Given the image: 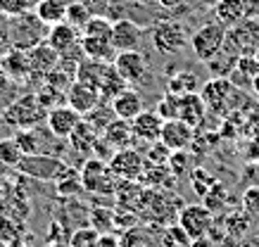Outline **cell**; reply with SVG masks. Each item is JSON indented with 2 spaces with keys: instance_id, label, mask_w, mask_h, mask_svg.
Listing matches in <instances>:
<instances>
[{
  "instance_id": "26",
  "label": "cell",
  "mask_w": 259,
  "mask_h": 247,
  "mask_svg": "<svg viewBox=\"0 0 259 247\" xmlns=\"http://www.w3.org/2000/svg\"><path fill=\"white\" fill-rule=\"evenodd\" d=\"M107 67H110L107 62L83 57L79 62V67H76V81L95 88V90H100V83H102V79H105V74H107Z\"/></svg>"
},
{
  "instance_id": "28",
  "label": "cell",
  "mask_w": 259,
  "mask_h": 247,
  "mask_svg": "<svg viewBox=\"0 0 259 247\" xmlns=\"http://www.w3.org/2000/svg\"><path fill=\"white\" fill-rule=\"evenodd\" d=\"M257 74H259V67H257V62H254V57L252 55H240L238 57V62H236V67H233V72L228 74L226 79L231 81L236 88L245 90V88H252V81H254Z\"/></svg>"
},
{
  "instance_id": "23",
  "label": "cell",
  "mask_w": 259,
  "mask_h": 247,
  "mask_svg": "<svg viewBox=\"0 0 259 247\" xmlns=\"http://www.w3.org/2000/svg\"><path fill=\"white\" fill-rule=\"evenodd\" d=\"M204 105L202 95L200 93H186V95H179V112H176V119L186 121L190 126H197L204 117Z\"/></svg>"
},
{
  "instance_id": "19",
  "label": "cell",
  "mask_w": 259,
  "mask_h": 247,
  "mask_svg": "<svg viewBox=\"0 0 259 247\" xmlns=\"http://www.w3.org/2000/svg\"><path fill=\"white\" fill-rule=\"evenodd\" d=\"M102 103V95L100 90H95V88L86 86V83H81V81H74L67 90V105H69L71 110H76L81 117H86L91 110H95L98 105Z\"/></svg>"
},
{
  "instance_id": "12",
  "label": "cell",
  "mask_w": 259,
  "mask_h": 247,
  "mask_svg": "<svg viewBox=\"0 0 259 247\" xmlns=\"http://www.w3.org/2000/svg\"><path fill=\"white\" fill-rule=\"evenodd\" d=\"M112 64L124 76L128 86H136V83H141L148 76V62H145V55L141 50H121V53H117Z\"/></svg>"
},
{
  "instance_id": "3",
  "label": "cell",
  "mask_w": 259,
  "mask_h": 247,
  "mask_svg": "<svg viewBox=\"0 0 259 247\" xmlns=\"http://www.w3.org/2000/svg\"><path fill=\"white\" fill-rule=\"evenodd\" d=\"M79 174L83 188L95 195H117V188L121 183L119 176L110 169V162L100 160V157H88Z\"/></svg>"
},
{
  "instance_id": "20",
  "label": "cell",
  "mask_w": 259,
  "mask_h": 247,
  "mask_svg": "<svg viewBox=\"0 0 259 247\" xmlns=\"http://www.w3.org/2000/svg\"><path fill=\"white\" fill-rule=\"evenodd\" d=\"M214 17H217L219 24L231 29L233 24L243 22L245 17H252L250 15V3H247V0H217V5H214Z\"/></svg>"
},
{
  "instance_id": "32",
  "label": "cell",
  "mask_w": 259,
  "mask_h": 247,
  "mask_svg": "<svg viewBox=\"0 0 259 247\" xmlns=\"http://www.w3.org/2000/svg\"><path fill=\"white\" fill-rule=\"evenodd\" d=\"M188 181H190V185H193V190H195L200 197H204L214 185L219 183V181H217V176H214L209 169H204V167L193 169V171L188 174Z\"/></svg>"
},
{
  "instance_id": "52",
  "label": "cell",
  "mask_w": 259,
  "mask_h": 247,
  "mask_svg": "<svg viewBox=\"0 0 259 247\" xmlns=\"http://www.w3.org/2000/svg\"><path fill=\"white\" fill-rule=\"evenodd\" d=\"M0 119H3V114H0Z\"/></svg>"
},
{
  "instance_id": "16",
  "label": "cell",
  "mask_w": 259,
  "mask_h": 247,
  "mask_svg": "<svg viewBox=\"0 0 259 247\" xmlns=\"http://www.w3.org/2000/svg\"><path fill=\"white\" fill-rule=\"evenodd\" d=\"M162 143L169 147V150H188L193 140H195V126H190L181 119H169L164 121V128H162Z\"/></svg>"
},
{
  "instance_id": "11",
  "label": "cell",
  "mask_w": 259,
  "mask_h": 247,
  "mask_svg": "<svg viewBox=\"0 0 259 247\" xmlns=\"http://www.w3.org/2000/svg\"><path fill=\"white\" fill-rule=\"evenodd\" d=\"M186 29L179 22H162L152 29V45L162 55H176L186 48Z\"/></svg>"
},
{
  "instance_id": "6",
  "label": "cell",
  "mask_w": 259,
  "mask_h": 247,
  "mask_svg": "<svg viewBox=\"0 0 259 247\" xmlns=\"http://www.w3.org/2000/svg\"><path fill=\"white\" fill-rule=\"evenodd\" d=\"M200 95L212 112H228L231 107L238 105V97L243 95V90L233 86L226 76H217V79H209L204 83Z\"/></svg>"
},
{
  "instance_id": "21",
  "label": "cell",
  "mask_w": 259,
  "mask_h": 247,
  "mask_svg": "<svg viewBox=\"0 0 259 247\" xmlns=\"http://www.w3.org/2000/svg\"><path fill=\"white\" fill-rule=\"evenodd\" d=\"M112 110L117 114V119H124V121H134L143 110V95L134 88H126L124 93H119L114 100H112Z\"/></svg>"
},
{
  "instance_id": "38",
  "label": "cell",
  "mask_w": 259,
  "mask_h": 247,
  "mask_svg": "<svg viewBox=\"0 0 259 247\" xmlns=\"http://www.w3.org/2000/svg\"><path fill=\"white\" fill-rule=\"evenodd\" d=\"M171 152L174 150H169L162 140H157V143L148 145V152H143V157H145V164H152V167H164V164H169Z\"/></svg>"
},
{
  "instance_id": "41",
  "label": "cell",
  "mask_w": 259,
  "mask_h": 247,
  "mask_svg": "<svg viewBox=\"0 0 259 247\" xmlns=\"http://www.w3.org/2000/svg\"><path fill=\"white\" fill-rule=\"evenodd\" d=\"M114 214L117 212H112V209H105L102 207H95L93 212H91V226H93L95 231H110V228H114Z\"/></svg>"
},
{
  "instance_id": "27",
  "label": "cell",
  "mask_w": 259,
  "mask_h": 247,
  "mask_svg": "<svg viewBox=\"0 0 259 247\" xmlns=\"http://www.w3.org/2000/svg\"><path fill=\"white\" fill-rule=\"evenodd\" d=\"M0 69L15 81H29V76H31V72H29V55L24 50L12 48L10 53H5L3 62H0Z\"/></svg>"
},
{
  "instance_id": "47",
  "label": "cell",
  "mask_w": 259,
  "mask_h": 247,
  "mask_svg": "<svg viewBox=\"0 0 259 247\" xmlns=\"http://www.w3.org/2000/svg\"><path fill=\"white\" fill-rule=\"evenodd\" d=\"M190 247H212V242H209L207 238H200V240H193V242H190Z\"/></svg>"
},
{
  "instance_id": "50",
  "label": "cell",
  "mask_w": 259,
  "mask_h": 247,
  "mask_svg": "<svg viewBox=\"0 0 259 247\" xmlns=\"http://www.w3.org/2000/svg\"><path fill=\"white\" fill-rule=\"evenodd\" d=\"M159 3H162L164 8H174V5H179L181 0H159Z\"/></svg>"
},
{
  "instance_id": "7",
  "label": "cell",
  "mask_w": 259,
  "mask_h": 247,
  "mask_svg": "<svg viewBox=\"0 0 259 247\" xmlns=\"http://www.w3.org/2000/svg\"><path fill=\"white\" fill-rule=\"evenodd\" d=\"M226 48L233 55H252L259 48V17H245L228 29L226 33Z\"/></svg>"
},
{
  "instance_id": "34",
  "label": "cell",
  "mask_w": 259,
  "mask_h": 247,
  "mask_svg": "<svg viewBox=\"0 0 259 247\" xmlns=\"http://www.w3.org/2000/svg\"><path fill=\"white\" fill-rule=\"evenodd\" d=\"M81 36H93V38H107L112 40V22L105 15H93L81 29Z\"/></svg>"
},
{
  "instance_id": "51",
  "label": "cell",
  "mask_w": 259,
  "mask_h": 247,
  "mask_svg": "<svg viewBox=\"0 0 259 247\" xmlns=\"http://www.w3.org/2000/svg\"><path fill=\"white\" fill-rule=\"evenodd\" d=\"M252 57H254V62H257V67H259V48L252 53Z\"/></svg>"
},
{
  "instance_id": "9",
  "label": "cell",
  "mask_w": 259,
  "mask_h": 247,
  "mask_svg": "<svg viewBox=\"0 0 259 247\" xmlns=\"http://www.w3.org/2000/svg\"><path fill=\"white\" fill-rule=\"evenodd\" d=\"M48 45L50 48H55L57 53L67 60H76L81 62L83 60V48H81V31L79 29H74L71 24H57V26H50V31H48Z\"/></svg>"
},
{
  "instance_id": "44",
  "label": "cell",
  "mask_w": 259,
  "mask_h": 247,
  "mask_svg": "<svg viewBox=\"0 0 259 247\" xmlns=\"http://www.w3.org/2000/svg\"><path fill=\"white\" fill-rule=\"evenodd\" d=\"M169 93H176V95L195 93V79H193V74H179V79L169 81Z\"/></svg>"
},
{
  "instance_id": "13",
  "label": "cell",
  "mask_w": 259,
  "mask_h": 247,
  "mask_svg": "<svg viewBox=\"0 0 259 247\" xmlns=\"http://www.w3.org/2000/svg\"><path fill=\"white\" fill-rule=\"evenodd\" d=\"M26 55H29V72H31L29 79L43 81V83H46V76L55 69L57 62H60V57H62L55 48H50V45H48V40L38 43V45L31 48Z\"/></svg>"
},
{
  "instance_id": "5",
  "label": "cell",
  "mask_w": 259,
  "mask_h": 247,
  "mask_svg": "<svg viewBox=\"0 0 259 247\" xmlns=\"http://www.w3.org/2000/svg\"><path fill=\"white\" fill-rule=\"evenodd\" d=\"M17 171L36 181H53L67 171V162L55 155H24L22 162L17 164Z\"/></svg>"
},
{
  "instance_id": "14",
  "label": "cell",
  "mask_w": 259,
  "mask_h": 247,
  "mask_svg": "<svg viewBox=\"0 0 259 247\" xmlns=\"http://www.w3.org/2000/svg\"><path fill=\"white\" fill-rule=\"evenodd\" d=\"M81 119H83V117H81L76 110H71L69 105H60V107H55V110L48 112L46 126L55 138L67 140V138L74 133V128L81 124Z\"/></svg>"
},
{
  "instance_id": "18",
  "label": "cell",
  "mask_w": 259,
  "mask_h": 247,
  "mask_svg": "<svg viewBox=\"0 0 259 247\" xmlns=\"http://www.w3.org/2000/svg\"><path fill=\"white\" fill-rule=\"evenodd\" d=\"M100 131L95 126H91L86 119H81V124L74 128V133L67 138L69 147L81 157H93L95 150H98V143H100Z\"/></svg>"
},
{
  "instance_id": "49",
  "label": "cell",
  "mask_w": 259,
  "mask_h": 247,
  "mask_svg": "<svg viewBox=\"0 0 259 247\" xmlns=\"http://www.w3.org/2000/svg\"><path fill=\"white\" fill-rule=\"evenodd\" d=\"M252 93H254V95H259V74L254 76V81H252Z\"/></svg>"
},
{
  "instance_id": "46",
  "label": "cell",
  "mask_w": 259,
  "mask_h": 247,
  "mask_svg": "<svg viewBox=\"0 0 259 247\" xmlns=\"http://www.w3.org/2000/svg\"><path fill=\"white\" fill-rule=\"evenodd\" d=\"M121 245V240L117 238V235H112V233H105L102 235L100 233V247H119Z\"/></svg>"
},
{
  "instance_id": "22",
  "label": "cell",
  "mask_w": 259,
  "mask_h": 247,
  "mask_svg": "<svg viewBox=\"0 0 259 247\" xmlns=\"http://www.w3.org/2000/svg\"><path fill=\"white\" fill-rule=\"evenodd\" d=\"M102 140L110 145L112 150H124V147H134V143H138L134 136V128H131V121L124 119H114L110 126L102 131Z\"/></svg>"
},
{
  "instance_id": "17",
  "label": "cell",
  "mask_w": 259,
  "mask_h": 247,
  "mask_svg": "<svg viewBox=\"0 0 259 247\" xmlns=\"http://www.w3.org/2000/svg\"><path fill=\"white\" fill-rule=\"evenodd\" d=\"M143 43V29L134 19H119L112 24V45L117 53L121 50H138Z\"/></svg>"
},
{
  "instance_id": "33",
  "label": "cell",
  "mask_w": 259,
  "mask_h": 247,
  "mask_svg": "<svg viewBox=\"0 0 259 247\" xmlns=\"http://www.w3.org/2000/svg\"><path fill=\"white\" fill-rule=\"evenodd\" d=\"M83 119H86L91 126H95V128H98V131L102 133V131L110 126L112 121L117 119V114H114V110H112V103H100L98 107H95V110L88 112Z\"/></svg>"
},
{
  "instance_id": "1",
  "label": "cell",
  "mask_w": 259,
  "mask_h": 247,
  "mask_svg": "<svg viewBox=\"0 0 259 247\" xmlns=\"http://www.w3.org/2000/svg\"><path fill=\"white\" fill-rule=\"evenodd\" d=\"M48 31H50V29L36 17L33 10L31 12H22V15L10 17L8 43H10V48L29 53L31 48H36L38 43H43V40L48 38Z\"/></svg>"
},
{
  "instance_id": "25",
  "label": "cell",
  "mask_w": 259,
  "mask_h": 247,
  "mask_svg": "<svg viewBox=\"0 0 259 247\" xmlns=\"http://www.w3.org/2000/svg\"><path fill=\"white\" fill-rule=\"evenodd\" d=\"M76 67H79V62H76V60L60 57L57 67L46 76V83H48V86H53V88H57V90H62V93H67V90H69V86L76 81Z\"/></svg>"
},
{
  "instance_id": "39",
  "label": "cell",
  "mask_w": 259,
  "mask_h": 247,
  "mask_svg": "<svg viewBox=\"0 0 259 247\" xmlns=\"http://www.w3.org/2000/svg\"><path fill=\"white\" fill-rule=\"evenodd\" d=\"M91 17H93V15H91V10H88L81 0L69 3V10H67V24H71L74 29H79V31H81Z\"/></svg>"
},
{
  "instance_id": "4",
  "label": "cell",
  "mask_w": 259,
  "mask_h": 247,
  "mask_svg": "<svg viewBox=\"0 0 259 247\" xmlns=\"http://www.w3.org/2000/svg\"><path fill=\"white\" fill-rule=\"evenodd\" d=\"M226 33L228 29L219 22H209V24L200 26L190 38V45H193V53H195L197 60L204 64L212 62L214 57L226 48Z\"/></svg>"
},
{
  "instance_id": "43",
  "label": "cell",
  "mask_w": 259,
  "mask_h": 247,
  "mask_svg": "<svg viewBox=\"0 0 259 247\" xmlns=\"http://www.w3.org/2000/svg\"><path fill=\"white\" fill-rule=\"evenodd\" d=\"M176 112H179V95L176 93H166L157 105V114L164 121H169V119H176Z\"/></svg>"
},
{
  "instance_id": "45",
  "label": "cell",
  "mask_w": 259,
  "mask_h": 247,
  "mask_svg": "<svg viewBox=\"0 0 259 247\" xmlns=\"http://www.w3.org/2000/svg\"><path fill=\"white\" fill-rule=\"evenodd\" d=\"M88 10H91V15H105V10L110 5V0H81Z\"/></svg>"
},
{
  "instance_id": "36",
  "label": "cell",
  "mask_w": 259,
  "mask_h": 247,
  "mask_svg": "<svg viewBox=\"0 0 259 247\" xmlns=\"http://www.w3.org/2000/svg\"><path fill=\"white\" fill-rule=\"evenodd\" d=\"M69 247H100V231H95L93 226H83L71 233Z\"/></svg>"
},
{
  "instance_id": "30",
  "label": "cell",
  "mask_w": 259,
  "mask_h": 247,
  "mask_svg": "<svg viewBox=\"0 0 259 247\" xmlns=\"http://www.w3.org/2000/svg\"><path fill=\"white\" fill-rule=\"evenodd\" d=\"M86 188H83V181H81V174L76 171V169L67 167V171H64L60 178L55 181V192L60 195V197H76L79 192H83Z\"/></svg>"
},
{
  "instance_id": "48",
  "label": "cell",
  "mask_w": 259,
  "mask_h": 247,
  "mask_svg": "<svg viewBox=\"0 0 259 247\" xmlns=\"http://www.w3.org/2000/svg\"><path fill=\"white\" fill-rule=\"evenodd\" d=\"M38 3H40V0H22V5H24V10H26V12H31Z\"/></svg>"
},
{
  "instance_id": "37",
  "label": "cell",
  "mask_w": 259,
  "mask_h": 247,
  "mask_svg": "<svg viewBox=\"0 0 259 247\" xmlns=\"http://www.w3.org/2000/svg\"><path fill=\"white\" fill-rule=\"evenodd\" d=\"M202 205L209 209L212 214H219L221 209H226V205H228V192H226V188H224L221 183H217L212 190H209L202 197Z\"/></svg>"
},
{
  "instance_id": "35",
  "label": "cell",
  "mask_w": 259,
  "mask_h": 247,
  "mask_svg": "<svg viewBox=\"0 0 259 247\" xmlns=\"http://www.w3.org/2000/svg\"><path fill=\"white\" fill-rule=\"evenodd\" d=\"M22 157H24V152H22V147H19V143L15 140V136L0 140V162H3L5 167L17 169V164L22 162Z\"/></svg>"
},
{
  "instance_id": "42",
  "label": "cell",
  "mask_w": 259,
  "mask_h": 247,
  "mask_svg": "<svg viewBox=\"0 0 259 247\" xmlns=\"http://www.w3.org/2000/svg\"><path fill=\"white\" fill-rule=\"evenodd\" d=\"M243 212L259 219V185H247L243 192Z\"/></svg>"
},
{
  "instance_id": "31",
  "label": "cell",
  "mask_w": 259,
  "mask_h": 247,
  "mask_svg": "<svg viewBox=\"0 0 259 247\" xmlns=\"http://www.w3.org/2000/svg\"><path fill=\"white\" fill-rule=\"evenodd\" d=\"M126 88H128V83L124 81V76L114 69V64H110V67H107V74H105V79H102V83H100L102 100H110L112 103L119 93H124Z\"/></svg>"
},
{
  "instance_id": "8",
  "label": "cell",
  "mask_w": 259,
  "mask_h": 247,
  "mask_svg": "<svg viewBox=\"0 0 259 247\" xmlns=\"http://www.w3.org/2000/svg\"><path fill=\"white\" fill-rule=\"evenodd\" d=\"M176 223L190 240H200L207 238L209 231L214 228V214L204 207L202 202L200 205H183L179 216H176Z\"/></svg>"
},
{
  "instance_id": "2",
  "label": "cell",
  "mask_w": 259,
  "mask_h": 247,
  "mask_svg": "<svg viewBox=\"0 0 259 247\" xmlns=\"http://www.w3.org/2000/svg\"><path fill=\"white\" fill-rule=\"evenodd\" d=\"M48 119V110L40 105L36 93H24L3 110V121L8 126L22 131V128H36Z\"/></svg>"
},
{
  "instance_id": "10",
  "label": "cell",
  "mask_w": 259,
  "mask_h": 247,
  "mask_svg": "<svg viewBox=\"0 0 259 247\" xmlns=\"http://www.w3.org/2000/svg\"><path fill=\"white\" fill-rule=\"evenodd\" d=\"M107 162H110L112 171L119 176V181H141L143 171H145V157L136 147L117 150Z\"/></svg>"
},
{
  "instance_id": "29",
  "label": "cell",
  "mask_w": 259,
  "mask_h": 247,
  "mask_svg": "<svg viewBox=\"0 0 259 247\" xmlns=\"http://www.w3.org/2000/svg\"><path fill=\"white\" fill-rule=\"evenodd\" d=\"M81 48L83 55L91 60H100V62L112 64L117 57V50L112 45V40L107 38H93V36H81Z\"/></svg>"
},
{
  "instance_id": "40",
  "label": "cell",
  "mask_w": 259,
  "mask_h": 247,
  "mask_svg": "<svg viewBox=\"0 0 259 247\" xmlns=\"http://www.w3.org/2000/svg\"><path fill=\"white\" fill-rule=\"evenodd\" d=\"M190 162H193V155H190L188 150H176V152H171L166 167L171 169L174 176H186L193 171V169H190Z\"/></svg>"
},
{
  "instance_id": "24",
  "label": "cell",
  "mask_w": 259,
  "mask_h": 247,
  "mask_svg": "<svg viewBox=\"0 0 259 247\" xmlns=\"http://www.w3.org/2000/svg\"><path fill=\"white\" fill-rule=\"evenodd\" d=\"M69 3L71 0H40L38 5L33 8V12H36V17L50 29V26H57V24H64V22H67Z\"/></svg>"
},
{
  "instance_id": "15",
  "label": "cell",
  "mask_w": 259,
  "mask_h": 247,
  "mask_svg": "<svg viewBox=\"0 0 259 247\" xmlns=\"http://www.w3.org/2000/svg\"><path fill=\"white\" fill-rule=\"evenodd\" d=\"M131 128H134V136L138 143H157L162 138V128H164V119L157 114V110H143L134 121H131Z\"/></svg>"
}]
</instances>
